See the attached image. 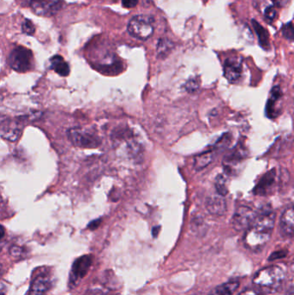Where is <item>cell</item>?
Masks as SVG:
<instances>
[{
    "label": "cell",
    "instance_id": "6da1fadb",
    "mask_svg": "<svg viewBox=\"0 0 294 295\" xmlns=\"http://www.w3.org/2000/svg\"><path fill=\"white\" fill-rule=\"evenodd\" d=\"M275 222V214L265 210L257 214L252 225L246 230L243 238L245 247L253 251H258L270 240Z\"/></svg>",
    "mask_w": 294,
    "mask_h": 295
},
{
    "label": "cell",
    "instance_id": "7a4b0ae2",
    "mask_svg": "<svg viewBox=\"0 0 294 295\" xmlns=\"http://www.w3.org/2000/svg\"><path fill=\"white\" fill-rule=\"evenodd\" d=\"M285 280V272L278 266H269L259 270L253 278L255 285L263 287H277Z\"/></svg>",
    "mask_w": 294,
    "mask_h": 295
},
{
    "label": "cell",
    "instance_id": "3957f363",
    "mask_svg": "<svg viewBox=\"0 0 294 295\" xmlns=\"http://www.w3.org/2000/svg\"><path fill=\"white\" fill-rule=\"evenodd\" d=\"M154 18L150 16H135L130 19L128 24V32L136 39L145 41L154 33Z\"/></svg>",
    "mask_w": 294,
    "mask_h": 295
},
{
    "label": "cell",
    "instance_id": "277c9868",
    "mask_svg": "<svg viewBox=\"0 0 294 295\" xmlns=\"http://www.w3.org/2000/svg\"><path fill=\"white\" fill-rule=\"evenodd\" d=\"M8 60L12 69L17 72H25L31 68L33 55L30 49L24 47H18L12 50Z\"/></svg>",
    "mask_w": 294,
    "mask_h": 295
},
{
    "label": "cell",
    "instance_id": "5b68a950",
    "mask_svg": "<svg viewBox=\"0 0 294 295\" xmlns=\"http://www.w3.org/2000/svg\"><path fill=\"white\" fill-rule=\"evenodd\" d=\"M257 214L252 207L248 205H240L235 211L231 220L233 228L238 232L246 231L252 225L255 217H257Z\"/></svg>",
    "mask_w": 294,
    "mask_h": 295
},
{
    "label": "cell",
    "instance_id": "8992f818",
    "mask_svg": "<svg viewBox=\"0 0 294 295\" xmlns=\"http://www.w3.org/2000/svg\"><path fill=\"white\" fill-rule=\"evenodd\" d=\"M68 137L72 144L80 148L93 149L99 146V140L96 136L87 130H81L78 128L72 129L68 131Z\"/></svg>",
    "mask_w": 294,
    "mask_h": 295
},
{
    "label": "cell",
    "instance_id": "52a82bcc",
    "mask_svg": "<svg viewBox=\"0 0 294 295\" xmlns=\"http://www.w3.org/2000/svg\"><path fill=\"white\" fill-rule=\"evenodd\" d=\"M30 7L36 15L52 17L62 7L61 0H30Z\"/></svg>",
    "mask_w": 294,
    "mask_h": 295
},
{
    "label": "cell",
    "instance_id": "ba28073f",
    "mask_svg": "<svg viewBox=\"0 0 294 295\" xmlns=\"http://www.w3.org/2000/svg\"><path fill=\"white\" fill-rule=\"evenodd\" d=\"M276 170L273 169L267 172L260 179L258 183L254 188L255 195L267 196L272 193L276 183Z\"/></svg>",
    "mask_w": 294,
    "mask_h": 295
},
{
    "label": "cell",
    "instance_id": "9c48e42d",
    "mask_svg": "<svg viewBox=\"0 0 294 295\" xmlns=\"http://www.w3.org/2000/svg\"><path fill=\"white\" fill-rule=\"evenodd\" d=\"M22 133V125L18 121L12 119H0V136L14 142Z\"/></svg>",
    "mask_w": 294,
    "mask_h": 295
},
{
    "label": "cell",
    "instance_id": "30bf717a",
    "mask_svg": "<svg viewBox=\"0 0 294 295\" xmlns=\"http://www.w3.org/2000/svg\"><path fill=\"white\" fill-rule=\"evenodd\" d=\"M225 77L231 83L239 82L243 76V63L238 58H229L224 65Z\"/></svg>",
    "mask_w": 294,
    "mask_h": 295
},
{
    "label": "cell",
    "instance_id": "8fae6325",
    "mask_svg": "<svg viewBox=\"0 0 294 295\" xmlns=\"http://www.w3.org/2000/svg\"><path fill=\"white\" fill-rule=\"evenodd\" d=\"M246 157L247 151L245 148L241 145L234 148V150L231 151V153L229 154L224 160V164H225L226 171L230 174H232L236 170L235 168L240 165V163H243Z\"/></svg>",
    "mask_w": 294,
    "mask_h": 295
},
{
    "label": "cell",
    "instance_id": "7c38bea8",
    "mask_svg": "<svg viewBox=\"0 0 294 295\" xmlns=\"http://www.w3.org/2000/svg\"><path fill=\"white\" fill-rule=\"evenodd\" d=\"M279 232L283 237L291 238L294 232V213L292 205L286 208L279 220Z\"/></svg>",
    "mask_w": 294,
    "mask_h": 295
},
{
    "label": "cell",
    "instance_id": "4fadbf2b",
    "mask_svg": "<svg viewBox=\"0 0 294 295\" xmlns=\"http://www.w3.org/2000/svg\"><path fill=\"white\" fill-rule=\"evenodd\" d=\"M205 207L209 213L214 216H224L227 212V203L223 196H211L208 198Z\"/></svg>",
    "mask_w": 294,
    "mask_h": 295
},
{
    "label": "cell",
    "instance_id": "5bb4252c",
    "mask_svg": "<svg viewBox=\"0 0 294 295\" xmlns=\"http://www.w3.org/2000/svg\"><path fill=\"white\" fill-rule=\"evenodd\" d=\"M92 264V258L89 256H83L76 260L72 268V278L75 280L84 277Z\"/></svg>",
    "mask_w": 294,
    "mask_h": 295
},
{
    "label": "cell",
    "instance_id": "9a60e30c",
    "mask_svg": "<svg viewBox=\"0 0 294 295\" xmlns=\"http://www.w3.org/2000/svg\"><path fill=\"white\" fill-rule=\"evenodd\" d=\"M50 287L49 279L46 276H38L33 280L30 286L29 295H44Z\"/></svg>",
    "mask_w": 294,
    "mask_h": 295
},
{
    "label": "cell",
    "instance_id": "2e32d148",
    "mask_svg": "<svg viewBox=\"0 0 294 295\" xmlns=\"http://www.w3.org/2000/svg\"><path fill=\"white\" fill-rule=\"evenodd\" d=\"M282 95V92L279 87H275L272 89L271 92L270 99L268 100L267 105V109H266V112H267V116L268 118H273L276 117L275 114V108H276V103L278 100H280Z\"/></svg>",
    "mask_w": 294,
    "mask_h": 295
},
{
    "label": "cell",
    "instance_id": "e0dca14e",
    "mask_svg": "<svg viewBox=\"0 0 294 295\" xmlns=\"http://www.w3.org/2000/svg\"><path fill=\"white\" fill-rule=\"evenodd\" d=\"M214 157H215L214 151H205L204 153L199 154L194 157V161H193L194 168L197 170L204 169L213 162Z\"/></svg>",
    "mask_w": 294,
    "mask_h": 295
},
{
    "label": "cell",
    "instance_id": "ac0fdd59",
    "mask_svg": "<svg viewBox=\"0 0 294 295\" xmlns=\"http://www.w3.org/2000/svg\"><path fill=\"white\" fill-rule=\"evenodd\" d=\"M52 69L57 72L60 76H67L69 75L70 68L63 58L60 55H54L50 59Z\"/></svg>",
    "mask_w": 294,
    "mask_h": 295
},
{
    "label": "cell",
    "instance_id": "d6986e66",
    "mask_svg": "<svg viewBox=\"0 0 294 295\" xmlns=\"http://www.w3.org/2000/svg\"><path fill=\"white\" fill-rule=\"evenodd\" d=\"M239 287V282L231 281L227 283L222 284L216 286L212 291H210L208 295H232Z\"/></svg>",
    "mask_w": 294,
    "mask_h": 295
},
{
    "label": "cell",
    "instance_id": "ffe728a7",
    "mask_svg": "<svg viewBox=\"0 0 294 295\" xmlns=\"http://www.w3.org/2000/svg\"><path fill=\"white\" fill-rule=\"evenodd\" d=\"M253 27L255 28V32L257 34L259 38V43L260 45L264 48L268 49L269 48V36L267 34V30L261 26V24H258L255 20H252Z\"/></svg>",
    "mask_w": 294,
    "mask_h": 295
},
{
    "label": "cell",
    "instance_id": "44dd1931",
    "mask_svg": "<svg viewBox=\"0 0 294 295\" xmlns=\"http://www.w3.org/2000/svg\"><path fill=\"white\" fill-rule=\"evenodd\" d=\"M215 187L218 195L225 197L228 194V180L225 175H219L216 177Z\"/></svg>",
    "mask_w": 294,
    "mask_h": 295
},
{
    "label": "cell",
    "instance_id": "7402d4cb",
    "mask_svg": "<svg viewBox=\"0 0 294 295\" xmlns=\"http://www.w3.org/2000/svg\"><path fill=\"white\" fill-rule=\"evenodd\" d=\"M174 45L170 41L166 39L160 40L158 46H157V54L159 57L164 58L168 55Z\"/></svg>",
    "mask_w": 294,
    "mask_h": 295
},
{
    "label": "cell",
    "instance_id": "603a6c76",
    "mask_svg": "<svg viewBox=\"0 0 294 295\" xmlns=\"http://www.w3.org/2000/svg\"><path fill=\"white\" fill-rule=\"evenodd\" d=\"M185 88L190 93L196 92L199 88V81L197 78L190 79L189 81L186 82L185 85Z\"/></svg>",
    "mask_w": 294,
    "mask_h": 295
},
{
    "label": "cell",
    "instance_id": "cb8c5ba5",
    "mask_svg": "<svg viewBox=\"0 0 294 295\" xmlns=\"http://www.w3.org/2000/svg\"><path fill=\"white\" fill-rule=\"evenodd\" d=\"M22 30H23L24 33L31 36L35 32V26H34L33 23L30 21V19H25L24 23H23V25H22Z\"/></svg>",
    "mask_w": 294,
    "mask_h": 295
},
{
    "label": "cell",
    "instance_id": "d4e9b609",
    "mask_svg": "<svg viewBox=\"0 0 294 295\" xmlns=\"http://www.w3.org/2000/svg\"><path fill=\"white\" fill-rule=\"evenodd\" d=\"M283 36H285V39L292 41L293 40V27H292V24L288 23L285 24L282 30Z\"/></svg>",
    "mask_w": 294,
    "mask_h": 295
},
{
    "label": "cell",
    "instance_id": "484cf974",
    "mask_svg": "<svg viewBox=\"0 0 294 295\" xmlns=\"http://www.w3.org/2000/svg\"><path fill=\"white\" fill-rule=\"evenodd\" d=\"M231 136L229 134L224 135V136L220 138L219 141L216 142V148L218 149H225V147H227L230 142H231Z\"/></svg>",
    "mask_w": 294,
    "mask_h": 295
},
{
    "label": "cell",
    "instance_id": "4316f807",
    "mask_svg": "<svg viewBox=\"0 0 294 295\" xmlns=\"http://www.w3.org/2000/svg\"><path fill=\"white\" fill-rule=\"evenodd\" d=\"M265 16L267 17L268 19H270V20H273L275 17H276V11L274 10L273 7H268L266 9L265 11Z\"/></svg>",
    "mask_w": 294,
    "mask_h": 295
},
{
    "label": "cell",
    "instance_id": "83f0119b",
    "mask_svg": "<svg viewBox=\"0 0 294 295\" xmlns=\"http://www.w3.org/2000/svg\"><path fill=\"white\" fill-rule=\"evenodd\" d=\"M285 256H286V252L285 251H282V250L281 251H276V252H274V253L271 255L270 257H269V261L280 259V258L285 257Z\"/></svg>",
    "mask_w": 294,
    "mask_h": 295
},
{
    "label": "cell",
    "instance_id": "f1b7e54d",
    "mask_svg": "<svg viewBox=\"0 0 294 295\" xmlns=\"http://www.w3.org/2000/svg\"><path fill=\"white\" fill-rule=\"evenodd\" d=\"M138 3V0H122V4L125 8H134Z\"/></svg>",
    "mask_w": 294,
    "mask_h": 295
},
{
    "label": "cell",
    "instance_id": "f546056e",
    "mask_svg": "<svg viewBox=\"0 0 294 295\" xmlns=\"http://www.w3.org/2000/svg\"><path fill=\"white\" fill-rule=\"evenodd\" d=\"M239 295H261V293L257 290L248 288V289L243 290V292L239 293Z\"/></svg>",
    "mask_w": 294,
    "mask_h": 295
},
{
    "label": "cell",
    "instance_id": "4dcf8cb0",
    "mask_svg": "<svg viewBox=\"0 0 294 295\" xmlns=\"http://www.w3.org/2000/svg\"><path fill=\"white\" fill-rule=\"evenodd\" d=\"M287 1H288V0H272V2H273L274 5L279 6H285V4L287 3Z\"/></svg>",
    "mask_w": 294,
    "mask_h": 295
},
{
    "label": "cell",
    "instance_id": "1f68e13d",
    "mask_svg": "<svg viewBox=\"0 0 294 295\" xmlns=\"http://www.w3.org/2000/svg\"><path fill=\"white\" fill-rule=\"evenodd\" d=\"M99 223H100V220H96V221H93L92 223L89 225V228L92 230L96 229L97 227L99 226Z\"/></svg>",
    "mask_w": 294,
    "mask_h": 295
},
{
    "label": "cell",
    "instance_id": "d6a6232c",
    "mask_svg": "<svg viewBox=\"0 0 294 295\" xmlns=\"http://www.w3.org/2000/svg\"><path fill=\"white\" fill-rule=\"evenodd\" d=\"M5 233H6V231H5V228H4L3 226H0V240L4 238V236H5Z\"/></svg>",
    "mask_w": 294,
    "mask_h": 295
},
{
    "label": "cell",
    "instance_id": "836d02e7",
    "mask_svg": "<svg viewBox=\"0 0 294 295\" xmlns=\"http://www.w3.org/2000/svg\"><path fill=\"white\" fill-rule=\"evenodd\" d=\"M2 274H3V267L0 264V277L2 276Z\"/></svg>",
    "mask_w": 294,
    "mask_h": 295
},
{
    "label": "cell",
    "instance_id": "e575fe53",
    "mask_svg": "<svg viewBox=\"0 0 294 295\" xmlns=\"http://www.w3.org/2000/svg\"><path fill=\"white\" fill-rule=\"evenodd\" d=\"M0 295H5V294H4V293H1V292H0Z\"/></svg>",
    "mask_w": 294,
    "mask_h": 295
}]
</instances>
